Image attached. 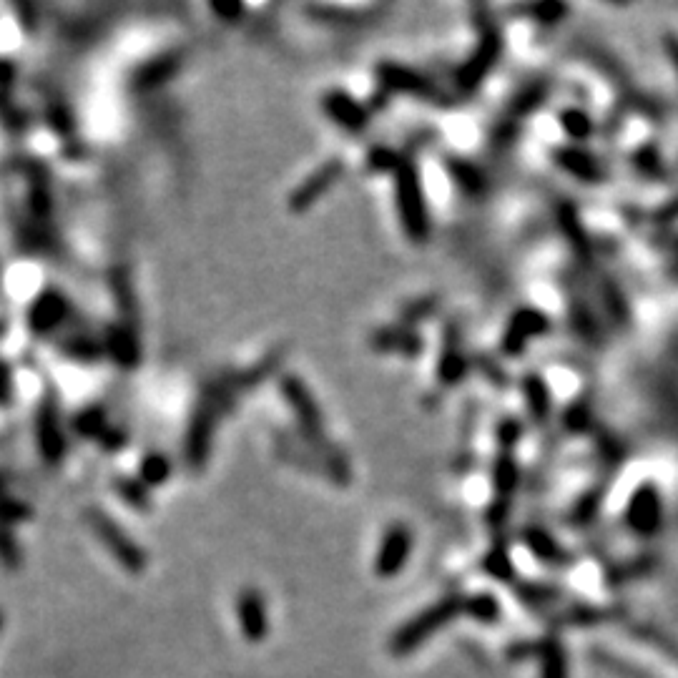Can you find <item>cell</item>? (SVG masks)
<instances>
[{
	"mask_svg": "<svg viewBox=\"0 0 678 678\" xmlns=\"http://www.w3.org/2000/svg\"><path fill=\"white\" fill-rule=\"evenodd\" d=\"M397 211H400L402 229L412 242L422 244L430 234V216H427L425 194H422L420 176L410 164H402L397 169Z\"/></svg>",
	"mask_w": 678,
	"mask_h": 678,
	"instance_id": "obj_1",
	"label": "cell"
},
{
	"mask_svg": "<svg viewBox=\"0 0 678 678\" xmlns=\"http://www.w3.org/2000/svg\"><path fill=\"white\" fill-rule=\"evenodd\" d=\"M282 392H284V397H287L289 407H292V410L297 412L299 420H302L307 435L312 437L314 442L319 440L324 445L322 412H319L317 402L312 400V395H309L307 387L302 385V380H297V377H287V380H284V385H282Z\"/></svg>",
	"mask_w": 678,
	"mask_h": 678,
	"instance_id": "obj_2",
	"label": "cell"
},
{
	"mask_svg": "<svg viewBox=\"0 0 678 678\" xmlns=\"http://www.w3.org/2000/svg\"><path fill=\"white\" fill-rule=\"evenodd\" d=\"M88 520H91L93 530L106 540L111 553H116V558H119L126 568H131V571H141V568H144V555H141V550L136 548L116 525H113L111 518H106V515L96 510V513L88 515Z\"/></svg>",
	"mask_w": 678,
	"mask_h": 678,
	"instance_id": "obj_3",
	"label": "cell"
},
{
	"mask_svg": "<svg viewBox=\"0 0 678 678\" xmlns=\"http://www.w3.org/2000/svg\"><path fill=\"white\" fill-rule=\"evenodd\" d=\"M339 174H342V161L329 159L327 164L319 166L314 174H309L299 189L292 191V196H289V209L292 211L309 209L324 191H329V186L339 179Z\"/></svg>",
	"mask_w": 678,
	"mask_h": 678,
	"instance_id": "obj_4",
	"label": "cell"
},
{
	"mask_svg": "<svg viewBox=\"0 0 678 678\" xmlns=\"http://www.w3.org/2000/svg\"><path fill=\"white\" fill-rule=\"evenodd\" d=\"M628 525L643 535L656 533V528L661 525V498L651 485H643L641 490L633 493L631 505H628Z\"/></svg>",
	"mask_w": 678,
	"mask_h": 678,
	"instance_id": "obj_5",
	"label": "cell"
},
{
	"mask_svg": "<svg viewBox=\"0 0 678 678\" xmlns=\"http://www.w3.org/2000/svg\"><path fill=\"white\" fill-rule=\"evenodd\" d=\"M377 73H380L382 83H385V86H390L392 91L412 93V96H425V98L440 96V93L435 91V86H432V83L427 81L422 73L412 71V68H407V66H397V63H382V66L377 68Z\"/></svg>",
	"mask_w": 678,
	"mask_h": 678,
	"instance_id": "obj_6",
	"label": "cell"
},
{
	"mask_svg": "<svg viewBox=\"0 0 678 678\" xmlns=\"http://www.w3.org/2000/svg\"><path fill=\"white\" fill-rule=\"evenodd\" d=\"M324 111L332 116L334 124H339L342 129L352 131V134H357V131H365L367 113H365V108H362L360 103H357L355 98L350 96V93L329 91L327 96H324Z\"/></svg>",
	"mask_w": 678,
	"mask_h": 678,
	"instance_id": "obj_7",
	"label": "cell"
},
{
	"mask_svg": "<svg viewBox=\"0 0 678 678\" xmlns=\"http://www.w3.org/2000/svg\"><path fill=\"white\" fill-rule=\"evenodd\" d=\"M211 425H214V402H206V405L194 415V422H191V427H189V435H186V460H189V465L194 470L201 468L206 460V452H209Z\"/></svg>",
	"mask_w": 678,
	"mask_h": 678,
	"instance_id": "obj_8",
	"label": "cell"
},
{
	"mask_svg": "<svg viewBox=\"0 0 678 678\" xmlns=\"http://www.w3.org/2000/svg\"><path fill=\"white\" fill-rule=\"evenodd\" d=\"M545 329H548V322H545L543 314L535 312V309H520V312L510 319L508 329H505L503 350L515 355V352L523 350L525 342H528L530 337L543 334Z\"/></svg>",
	"mask_w": 678,
	"mask_h": 678,
	"instance_id": "obj_9",
	"label": "cell"
},
{
	"mask_svg": "<svg viewBox=\"0 0 678 678\" xmlns=\"http://www.w3.org/2000/svg\"><path fill=\"white\" fill-rule=\"evenodd\" d=\"M500 56V36H495V33H488V36L480 41V48L478 51L470 56V61L465 63L463 68H460L458 78H460V86L463 88H475L480 81L485 78V73L493 68V63L498 61Z\"/></svg>",
	"mask_w": 678,
	"mask_h": 678,
	"instance_id": "obj_10",
	"label": "cell"
},
{
	"mask_svg": "<svg viewBox=\"0 0 678 678\" xmlns=\"http://www.w3.org/2000/svg\"><path fill=\"white\" fill-rule=\"evenodd\" d=\"M36 437H38V447H41L43 458L46 460H61L63 455V442L61 435V425H58V410L53 407V402H43L41 410L36 415Z\"/></svg>",
	"mask_w": 678,
	"mask_h": 678,
	"instance_id": "obj_11",
	"label": "cell"
},
{
	"mask_svg": "<svg viewBox=\"0 0 678 678\" xmlns=\"http://www.w3.org/2000/svg\"><path fill=\"white\" fill-rule=\"evenodd\" d=\"M410 543V533L405 528H400V525L385 535V543H382L380 555H377V571H380V576H392V573L400 571L407 560V553H410Z\"/></svg>",
	"mask_w": 678,
	"mask_h": 678,
	"instance_id": "obj_12",
	"label": "cell"
},
{
	"mask_svg": "<svg viewBox=\"0 0 678 678\" xmlns=\"http://www.w3.org/2000/svg\"><path fill=\"white\" fill-rule=\"evenodd\" d=\"M555 159H558L555 164H560L565 171H568V174L578 176V179L591 181V184L596 179H601V169H598V164L591 159V156L583 154V151L560 149L558 154H555Z\"/></svg>",
	"mask_w": 678,
	"mask_h": 678,
	"instance_id": "obj_13",
	"label": "cell"
},
{
	"mask_svg": "<svg viewBox=\"0 0 678 678\" xmlns=\"http://www.w3.org/2000/svg\"><path fill=\"white\" fill-rule=\"evenodd\" d=\"M63 309H66V304H63V299L58 297V294H46V297H41L31 312L33 329H38V332H48V329H53L58 322H61Z\"/></svg>",
	"mask_w": 678,
	"mask_h": 678,
	"instance_id": "obj_14",
	"label": "cell"
},
{
	"mask_svg": "<svg viewBox=\"0 0 678 678\" xmlns=\"http://www.w3.org/2000/svg\"><path fill=\"white\" fill-rule=\"evenodd\" d=\"M239 616H242L244 631H247L249 636L252 638L262 636L267 616H264V603L259 593H254V591L244 593L242 601H239Z\"/></svg>",
	"mask_w": 678,
	"mask_h": 678,
	"instance_id": "obj_15",
	"label": "cell"
},
{
	"mask_svg": "<svg viewBox=\"0 0 678 678\" xmlns=\"http://www.w3.org/2000/svg\"><path fill=\"white\" fill-rule=\"evenodd\" d=\"M452 613V603H447V606H437V608H432L430 613H427L425 618H422L420 623H415V626H410V628H405V631L400 633V651H405L407 646H415L417 641H420L422 636H425V633H430L432 628H437L440 626V621H445L447 616H450Z\"/></svg>",
	"mask_w": 678,
	"mask_h": 678,
	"instance_id": "obj_16",
	"label": "cell"
},
{
	"mask_svg": "<svg viewBox=\"0 0 678 678\" xmlns=\"http://www.w3.org/2000/svg\"><path fill=\"white\" fill-rule=\"evenodd\" d=\"M525 395H528V407H530V412H533V417L545 420L550 410V400H548V390H545L543 380H538V377H528V380H525Z\"/></svg>",
	"mask_w": 678,
	"mask_h": 678,
	"instance_id": "obj_17",
	"label": "cell"
},
{
	"mask_svg": "<svg viewBox=\"0 0 678 678\" xmlns=\"http://www.w3.org/2000/svg\"><path fill=\"white\" fill-rule=\"evenodd\" d=\"M169 460L164 455H149L141 465V478L146 480L149 485H161L166 478H169Z\"/></svg>",
	"mask_w": 678,
	"mask_h": 678,
	"instance_id": "obj_18",
	"label": "cell"
},
{
	"mask_svg": "<svg viewBox=\"0 0 678 678\" xmlns=\"http://www.w3.org/2000/svg\"><path fill=\"white\" fill-rule=\"evenodd\" d=\"M560 124H563V129L568 131L573 139H586V136L591 134V121H588V116L583 111H565L563 116H560Z\"/></svg>",
	"mask_w": 678,
	"mask_h": 678,
	"instance_id": "obj_19",
	"label": "cell"
},
{
	"mask_svg": "<svg viewBox=\"0 0 678 678\" xmlns=\"http://www.w3.org/2000/svg\"><path fill=\"white\" fill-rule=\"evenodd\" d=\"M666 51H668V58H671L673 66H676V71H678V38H673V36L666 38Z\"/></svg>",
	"mask_w": 678,
	"mask_h": 678,
	"instance_id": "obj_20",
	"label": "cell"
}]
</instances>
